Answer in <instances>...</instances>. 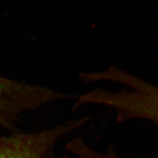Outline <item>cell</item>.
I'll use <instances>...</instances> for the list:
<instances>
[{"label": "cell", "mask_w": 158, "mask_h": 158, "mask_svg": "<svg viewBox=\"0 0 158 158\" xmlns=\"http://www.w3.org/2000/svg\"><path fill=\"white\" fill-rule=\"evenodd\" d=\"M114 81L129 89L108 91L103 98L105 106L115 111L116 121L142 120L158 126V86L123 69L117 72Z\"/></svg>", "instance_id": "6da1fadb"}, {"label": "cell", "mask_w": 158, "mask_h": 158, "mask_svg": "<svg viewBox=\"0 0 158 158\" xmlns=\"http://www.w3.org/2000/svg\"><path fill=\"white\" fill-rule=\"evenodd\" d=\"M89 120V116L82 117L38 132L0 136V158H50L59 140Z\"/></svg>", "instance_id": "7a4b0ae2"}]
</instances>
